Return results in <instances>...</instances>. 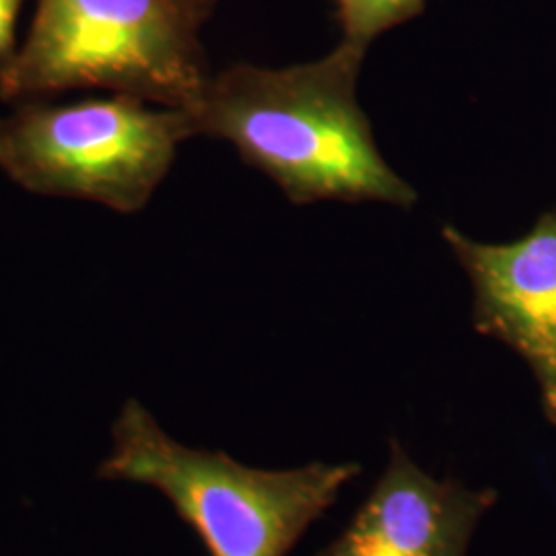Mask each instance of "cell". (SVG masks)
<instances>
[{"label":"cell","mask_w":556,"mask_h":556,"mask_svg":"<svg viewBox=\"0 0 556 556\" xmlns=\"http://www.w3.org/2000/svg\"><path fill=\"white\" fill-rule=\"evenodd\" d=\"M363 59L342 41L326 59L289 68L236 64L184 112L194 137L229 140L295 204L378 200L410 208L415 188L383 161L358 108Z\"/></svg>","instance_id":"obj_1"},{"label":"cell","mask_w":556,"mask_h":556,"mask_svg":"<svg viewBox=\"0 0 556 556\" xmlns=\"http://www.w3.org/2000/svg\"><path fill=\"white\" fill-rule=\"evenodd\" d=\"M217 0H38L0 64V100L105 89L169 110L199 103L211 75L200 29Z\"/></svg>","instance_id":"obj_2"},{"label":"cell","mask_w":556,"mask_h":556,"mask_svg":"<svg viewBox=\"0 0 556 556\" xmlns=\"http://www.w3.org/2000/svg\"><path fill=\"white\" fill-rule=\"evenodd\" d=\"M112 439L98 477L157 489L208 556H289L363 470L357 462L250 468L225 452L181 445L137 400L119 410Z\"/></svg>","instance_id":"obj_3"},{"label":"cell","mask_w":556,"mask_h":556,"mask_svg":"<svg viewBox=\"0 0 556 556\" xmlns=\"http://www.w3.org/2000/svg\"><path fill=\"white\" fill-rule=\"evenodd\" d=\"M184 110L130 96L66 105L25 103L0 119V169L29 192L140 211L192 139Z\"/></svg>","instance_id":"obj_4"},{"label":"cell","mask_w":556,"mask_h":556,"mask_svg":"<svg viewBox=\"0 0 556 556\" xmlns=\"http://www.w3.org/2000/svg\"><path fill=\"white\" fill-rule=\"evenodd\" d=\"M441 236L472 280L477 332L528 363L544 417L556 427V211L542 213L511 243H478L456 227H443Z\"/></svg>","instance_id":"obj_5"},{"label":"cell","mask_w":556,"mask_h":556,"mask_svg":"<svg viewBox=\"0 0 556 556\" xmlns=\"http://www.w3.org/2000/svg\"><path fill=\"white\" fill-rule=\"evenodd\" d=\"M495 489L425 472L392 439L388 464L349 526L316 556H468Z\"/></svg>","instance_id":"obj_6"},{"label":"cell","mask_w":556,"mask_h":556,"mask_svg":"<svg viewBox=\"0 0 556 556\" xmlns=\"http://www.w3.org/2000/svg\"><path fill=\"white\" fill-rule=\"evenodd\" d=\"M427 0H337V17L344 43L367 52L379 34L415 20Z\"/></svg>","instance_id":"obj_7"},{"label":"cell","mask_w":556,"mask_h":556,"mask_svg":"<svg viewBox=\"0 0 556 556\" xmlns=\"http://www.w3.org/2000/svg\"><path fill=\"white\" fill-rule=\"evenodd\" d=\"M25 0H0V64L17 52V23Z\"/></svg>","instance_id":"obj_8"}]
</instances>
